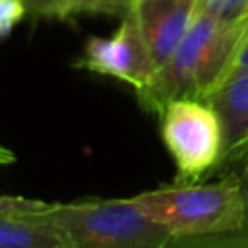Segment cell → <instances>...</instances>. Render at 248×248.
<instances>
[{"mask_svg":"<svg viewBox=\"0 0 248 248\" xmlns=\"http://www.w3.org/2000/svg\"><path fill=\"white\" fill-rule=\"evenodd\" d=\"M246 25L248 16L242 19H219L198 12L170 58L138 91L140 105L149 112L161 114L172 99H203L209 95L227 78Z\"/></svg>","mask_w":248,"mask_h":248,"instance_id":"1","label":"cell"},{"mask_svg":"<svg viewBox=\"0 0 248 248\" xmlns=\"http://www.w3.org/2000/svg\"><path fill=\"white\" fill-rule=\"evenodd\" d=\"M132 202L155 223L165 227L174 242L196 240L227 244L244 223V198L232 172L213 174L211 180L178 182L141 192Z\"/></svg>","mask_w":248,"mask_h":248,"instance_id":"2","label":"cell"},{"mask_svg":"<svg viewBox=\"0 0 248 248\" xmlns=\"http://www.w3.org/2000/svg\"><path fill=\"white\" fill-rule=\"evenodd\" d=\"M41 215L58 231L66 248H163L174 242L172 234L149 219L132 198L41 202Z\"/></svg>","mask_w":248,"mask_h":248,"instance_id":"3","label":"cell"},{"mask_svg":"<svg viewBox=\"0 0 248 248\" xmlns=\"http://www.w3.org/2000/svg\"><path fill=\"white\" fill-rule=\"evenodd\" d=\"M161 138L176 165L178 182L207 178L223 159V128L203 99H172L159 114Z\"/></svg>","mask_w":248,"mask_h":248,"instance_id":"4","label":"cell"},{"mask_svg":"<svg viewBox=\"0 0 248 248\" xmlns=\"http://www.w3.org/2000/svg\"><path fill=\"white\" fill-rule=\"evenodd\" d=\"M76 68L116 78L140 91L151 81L157 64L140 33L134 14L128 12L122 16V23L114 35L87 39L81 56L76 60Z\"/></svg>","mask_w":248,"mask_h":248,"instance_id":"5","label":"cell"},{"mask_svg":"<svg viewBox=\"0 0 248 248\" xmlns=\"http://www.w3.org/2000/svg\"><path fill=\"white\" fill-rule=\"evenodd\" d=\"M130 12L159 68L170 58L194 23L198 0H134Z\"/></svg>","mask_w":248,"mask_h":248,"instance_id":"6","label":"cell"},{"mask_svg":"<svg viewBox=\"0 0 248 248\" xmlns=\"http://www.w3.org/2000/svg\"><path fill=\"white\" fill-rule=\"evenodd\" d=\"M0 248H66L41 215V200L0 196Z\"/></svg>","mask_w":248,"mask_h":248,"instance_id":"7","label":"cell"},{"mask_svg":"<svg viewBox=\"0 0 248 248\" xmlns=\"http://www.w3.org/2000/svg\"><path fill=\"white\" fill-rule=\"evenodd\" d=\"M203 101L213 107L221 120L223 159L244 149L248 145V72L221 81Z\"/></svg>","mask_w":248,"mask_h":248,"instance_id":"8","label":"cell"},{"mask_svg":"<svg viewBox=\"0 0 248 248\" xmlns=\"http://www.w3.org/2000/svg\"><path fill=\"white\" fill-rule=\"evenodd\" d=\"M25 14L31 17L68 19L78 14L126 16L134 0H21Z\"/></svg>","mask_w":248,"mask_h":248,"instance_id":"9","label":"cell"},{"mask_svg":"<svg viewBox=\"0 0 248 248\" xmlns=\"http://www.w3.org/2000/svg\"><path fill=\"white\" fill-rule=\"evenodd\" d=\"M217 170H227V172H232L240 184V190H242V198H244V223L240 227V231L227 240V244H248V145L232 155H229L227 159H223L215 169L213 172ZM211 172V174H213ZM209 174V176H211Z\"/></svg>","mask_w":248,"mask_h":248,"instance_id":"10","label":"cell"},{"mask_svg":"<svg viewBox=\"0 0 248 248\" xmlns=\"http://www.w3.org/2000/svg\"><path fill=\"white\" fill-rule=\"evenodd\" d=\"M198 12L219 19H242L248 16V0H198Z\"/></svg>","mask_w":248,"mask_h":248,"instance_id":"11","label":"cell"},{"mask_svg":"<svg viewBox=\"0 0 248 248\" xmlns=\"http://www.w3.org/2000/svg\"><path fill=\"white\" fill-rule=\"evenodd\" d=\"M25 16L21 0H0V37H6Z\"/></svg>","mask_w":248,"mask_h":248,"instance_id":"12","label":"cell"},{"mask_svg":"<svg viewBox=\"0 0 248 248\" xmlns=\"http://www.w3.org/2000/svg\"><path fill=\"white\" fill-rule=\"evenodd\" d=\"M244 72H248V25H246V29L242 33V39H240V43L236 46V52L232 56V62H231V68H229L225 79H229V78H232L236 74H244Z\"/></svg>","mask_w":248,"mask_h":248,"instance_id":"13","label":"cell"},{"mask_svg":"<svg viewBox=\"0 0 248 248\" xmlns=\"http://www.w3.org/2000/svg\"><path fill=\"white\" fill-rule=\"evenodd\" d=\"M16 161V153L4 145H0V165H10Z\"/></svg>","mask_w":248,"mask_h":248,"instance_id":"14","label":"cell"}]
</instances>
